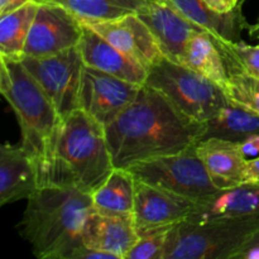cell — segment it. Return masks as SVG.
Wrapping results in <instances>:
<instances>
[{
	"label": "cell",
	"instance_id": "18",
	"mask_svg": "<svg viewBox=\"0 0 259 259\" xmlns=\"http://www.w3.org/2000/svg\"><path fill=\"white\" fill-rule=\"evenodd\" d=\"M259 214V185L243 184L232 189L219 190L200 200L187 220L211 218H238Z\"/></svg>",
	"mask_w": 259,
	"mask_h": 259
},
{
	"label": "cell",
	"instance_id": "33",
	"mask_svg": "<svg viewBox=\"0 0 259 259\" xmlns=\"http://www.w3.org/2000/svg\"><path fill=\"white\" fill-rule=\"evenodd\" d=\"M237 259H259V245H253L244 249Z\"/></svg>",
	"mask_w": 259,
	"mask_h": 259
},
{
	"label": "cell",
	"instance_id": "13",
	"mask_svg": "<svg viewBox=\"0 0 259 259\" xmlns=\"http://www.w3.org/2000/svg\"><path fill=\"white\" fill-rule=\"evenodd\" d=\"M82 24L95 30L110 45L133 58L147 70L164 57L151 29L137 13H131L116 19L88 22Z\"/></svg>",
	"mask_w": 259,
	"mask_h": 259
},
{
	"label": "cell",
	"instance_id": "7",
	"mask_svg": "<svg viewBox=\"0 0 259 259\" xmlns=\"http://www.w3.org/2000/svg\"><path fill=\"white\" fill-rule=\"evenodd\" d=\"M128 169L138 181L195 202L219 191L197 154L196 144L177 153L138 162Z\"/></svg>",
	"mask_w": 259,
	"mask_h": 259
},
{
	"label": "cell",
	"instance_id": "12",
	"mask_svg": "<svg viewBox=\"0 0 259 259\" xmlns=\"http://www.w3.org/2000/svg\"><path fill=\"white\" fill-rule=\"evenodd\" d=\"M137 15L151 29L164 57L177 63H181L189 40L206 30L184 17L167 0H147Z\"/></svg>",
	"mask_w": 259,
	"mask_h": 259
},
{
	"label": "cell",
	"instance_id": "21",
	"mask_svg": "<svg viewBox=\"0 0 259 259\" xmlns=\"http://www.w3.org/2000/svg\"><path fill=\"white\" fill-rule=\"evenodd\" d=\"M136 179L128 168L114 167L103 184L90 194L94 211L106 215H132Z\"/></svg>",
	"mask_w": 259,
	"mask_h": 259
},
{
	"label": "cell",
	"instance_id": "17",
	"mask_svg": "<svg viewBox=\"0 0 259 259\" xmlns=\"http://www.w3.org/2000/svg\"><path fill=\"white\" fill-rule=\"evenodd\" d=\"M40 186L37 167L20 144H0V207L28 199Z\"/></svg>",
	"mask_w": 259,
	"mask_h": 259
},
{
	"label": "cell",
	"instance_id": "28",
	"mask_svg": "<svg viewBox=\"0 0 259 259\" xmlns=\"http://www.w3.org/2000/svg\"><path fill=\"white\" fill-rule=\"evenodd\" d=\"M243 184L259 185V157L247 159Z\"/></svg>",
	"mask_w": 259,
	"mask_h": 259
},
{
	"label": "cell",
	"instance_id": "27",
	"mask_svg": "<svg viewBox=\"0 0 259 259\" xmlns=\"http://www.w3.org/2000/svg\"><path fill=\"white\" fill-rule=\"evenodd\" d=\"M171 228L151 230L139 235V239L129 250L125 259H163Z\"/></svg>",
	"mask_w": 259,
	"mask_h": 259
},
{
	"label": "cell",
	"instance_id": "23",
	"mask_svg": "<svg viewBox=\"0 0 259 259\" xmlns=\"http://www.w3.org/2000/svg\"><path fill=\"white\" fill-rule=\"evenodd\" d=\"M37 9L38 3L32 0L0 15V52L8 62L22 61Z\"/></svg>",
	"mask_w": 259,
	"mask_h": 259
},
{
	"label": "cell",
	"instance_id": "29",
	"mask_svg": "<svg viewBox=\"0 0 259 259\" xmlns=\"http://www.w3.org/2000/svg\"><path fill=\"white\" fill-rule=\"evenodd\" d=\"M205 4L215 13L227 14L234 10L238 5V0H204Z\"/></svg>",
	"mask_w": 259,
	"mask_h": 259
},
{
	"label": "cell",
	"instance_id": "20",
	"mask_svg": "<svg viewBox=\"0 0 259 259\" xmlns=\"http://www.w3.org/2000/svg\"><path fill=\"white\" fill-rule=\"evenodd\" d=\"M182 65L187 66L199 75L225 88L228 80V65L224 55L214 39V34L209 30L196 33L187 43Z\"/></svg>",
	"mask_w": 259,
	"mask_h": 259
},
{
	"label": "cell",
	"instance_id": "16",
	"mask_svg": "<svg viewBox=\"0 0 259 259\" xmlns=\"http://www.w3.org/2000/svg\"><path fill=\"white\" fill-rule=\"evenodd\" d=\"M196 152L218 190L243 185L248 158L240 143L210 137L196 144Z\"/></svg>",
	"mask_w": 259,
	"mask_h": 259
},
{
	"label": "cell",
	"instance_id": "5",
	"mask_svg": "<svg viewBox=\"0 0 259 259\" xmlns=\"http://www.w3.org/2000/svg\"><path fill=\"white\" fill-rule=\"evenodd\" d=\"M259 232V214L184 220L171 228L163 259H237Z\"/></svg>",
	"mask_w": 259,
	"mask_h": 259
},
{
	"label": "cell",
	"instance_id": "4",
	"mask_svg": "<svg viewBox=\"0 0 259 259\" xmlns=\"http://www.w3.org/2000/svg\"><path fill=\"white\" fill-rule=\"evenodd\" d=\"M12 82L3 98L20 128V146L37 167L40 186L48 185L63 119L22 62H8Z\"/></svg>",
	"mask_w": 259,
	"mask_h": 259
},
{
	"label": "cell",
	"instance_id": "6",
	"mask_svg": "<svg viewBox=\"0 0 259 259\" xmlns=\"http://www.w3.org/2000/svg\"><path fill=\"white\" fill-rule=\"evenodd\" d=\"M147 85L196 120L207 121L228 104L223 89L182 63L163 57L148 70Z\"/></svg>",
	"mask_w": 259,
	"mask_h": 259
},
{
	"label": "cell",
	"instance_id": "15",
	"mask_svg": "<svg viewBox=\"0 0 259 259\" xmlns=\"http://www.w3.org/2000/svg\"><path fill=\"white\" fill-rule=\"evenodd\" d=\"M82 35L77 48L83 65L113 75L136 85H144L148 70L104 39L95 30L82 24Z\"/></svg>",
	"mask_w": 259,
	"mask_h": 259
},
{
	"label": "cell",
	"instance_id": "32",
	"mask_svg": "<svg viewBox=\"0 0 259 259\" xmlns=\"http://www.w3.org/2000/svg\"><path fill=\"white\" fill-rule=\"evenodd\" d=\"M28 2H32V0H0V15L17 9Z\"/></svg>",
	"mask_w": 259,
	"mask_h": 259
},
{
	"label": "cell",
	"instance_id": "2",
	"mask_svg": "<svg viewBox=\"0 0 259 259\" xmlns=\"http://www.w3.org/2000/svg\"><path fill=\"white\" fill-rule=\"evenodd\" d=\"M94 211L90 194L75 187L43 185L28 196L19 233L40 259H70L82 245L81 233Z\"/></svg>",
	"mask_w": 259,
	"mask_h": 259
},
{
	"label": "cell",
	"instance_id": "25",
	"mask_svg": "<svg viewBox=\"0 0 259 259\" xmlns=\"http://www.w3.org/2000/svg\"><path fill=\"white\" fill-rule=\"evenodd\" d=\"M225 61L228 65V80L223 91L227 98L233 103L259 114V78L240 70L227 57Z\"/></svg>",
	"mask_w": 259,
	"mask_h": 259
},
{
	"label": "cell",
	"instance_id": "3",
	"mask_svg": "<svg viewBox=\"0 0 259 259\" xmlns=\"http://www.w3.org/2000/svg\"><path fill=\"white\" fill-rule=\"evenodd\" d=\"M113 168L105 126L81 109L63 119L48 184L91 194Z\"/></svg>",
	"mask_w": 259,
	"mask_h": 259
},
{
	"label": "cell",
	"instance_id": "26",
	"mask_svg": "<svg viewBox=\"0 0 259 259\" xmlns=\"http://www.w3.org/2000/svg\"><path fill=\"white\" fill-rule=\"evenodd\" d=\"M214 39L228 60L244 72L259 78V45L252 46L240 40H230L220 35H214Z\"/></svg>",
	"mask_w": 259,
	"mask_h": 259
},
{
	"label": "cell",
	"instance_id": "14",
	"mask_svg": "<svg viewBox=\"0 0 259 259\" xmlns=\"http://www.w3.org/2000/svg\"><path fill=\"white\" fill-rule=\"evenodd\" d=\"M139 234L132 215H106L93 211L83 224L81 240L86 248L125 259Z\"/></svg>",
	"mask_w": 259,
	"mask_h": 259
},
{
	"label": "cell",
	"instance_id": "31",
	"mask_svg": "<svg viewBox=\"0 0 259 259\" xmlns=\"http://www.w3.org/2000/svg\"><path fill=\"white\" fill-rule=\"evenodd\" d=\"M242 151L247 158L259 156V136H253L240 143Z\"/></svg>",
	"mask_w": 259,
	"mask_h": 259
},
{
	"label": "cell",
	"instance_id": "8",
	"mask_svg": "<svg viewBox=\"0 0 259 259\" xmlns=\"http://www.w3.org/2000/svg\"><path fill=\"white\" fill-rule=\"evenodd\" d=\"M22 65L50 98L61 118L80 109L83 61L76 47L47 57L23 58Z\"/></svg>",
	"mask_w": 259,
	"mask_h": 259
},
{
	"label": "cell",
	"instance_id": "22",
	"mask_svg": "<svg viewBox=\"0 0 259 259\" xmlns=\"http://www.w3.org/2000/svg\"><path fill=\"white\" fill-rule=\"evenodd\" d=\"M253 136H259V114L233 103L229 99L217 115L205 121L204 138L212 137L242 143Z\"/></svg>",
	"mask_w": 259,
	"mask_h": 259
},
{
	"label": "cell",
	"instance_id": "35",
	"mask_svg": "<svg viewBox=\"0 0 259 259\" xmlns=\"http://www.w3.org/2000/svg\"><path fill=\"white\" fill-rule=\"evenodd\" d=\"M253 245H259V232L257 233V234L254 235V237L252 238V239L249 240V242L247 243V245H245V247L243 248V249H242V252H243V250H244V249H247V248H249V247H253ZM242 252H240V253H242ZM240 253H239V254H240ZM239 254H238V255H239ZM238 255H237V257H238Z\"/></svg>",
	"mask_w": 259,
	"mask_h": 259
},
{
	"label": "cell",
	"instance_id": "11",
	"mask_svg": "<svg viewBox=\"0 0 259 259\" xmlns=\"http://www.w3.org/2000/svg\"><path fill=\"white\" fill-rule=\"evenodd\" d=\"M196 202L136 180L132 218L138 234L175 227L189 219Z\"/></svg>",
	"mask_w": 259,
	"mask_h": 259
},
{
	"label": "cell",
	"instance_id": "34",
	"mask_svg": "<svg viewBox=\"0 0 259 259\" xmlns=\"http://www.w3.org/2000/svg\"><path fill=\"white\" fill-rule=\"evenodd\" d=\"M248 32H249V35L253 38H259V18L254 24L248 25Z\"/></svg>",
	"mask_w": 259,
	"mask_h": 259
},
{
	"label": "cell",
	"instance_id": "9",
	"mask_svg": "<svg viewBox=\"0 0 259 259\" xmlns=\"http://www.w3.org/2000/svg\"><path fill=\"white\" fill-rule=\"evenodd\" d=\"M82 28L80 19L65 8L45 3L38 4L23 58L47 57L76 47L82 35Z\"/></svg>",
	"mask_w": 259,
	"mask_h": 259
},
{
	"label": "cell",
	"instance_id": "30",
	"mask_svg": "<svg viewBox=\"0 0 259 259\" xmlns=\"http://www.w3.org/2000/svg\"><path fill=\"white\" fill-rule=\"evenodd\" d=\"M10 82H12V78H10L8 61L0 52V98H3L5 91L10 88Z\"/></svg>",
	"mask_w": 259,
	"mask_h": 259
},
{
	"label": "cell",
	"instance_id": "1",
	"mask_svg": "<svg viewBox=\"0 0 259 259\" xmlns=\"http://www.w3.org/2000/svg\"><path fill=\"white\" fill-rule=\"evenodd\" d=\"M105 134L113 166L128 168L195 146L204 138L205 123L144 83L136 99L105 126Z\"/></svg>",
	"mask_w": 259,
	"mask_h": 259
},
{
	"label": "cell",
	"instance_id": "10",
	"mask_svg": "<svg viewBox=\"0 0 259 259\" xmlns=\"http://www.w3.org/2000/svg\"><path fill=\"white\" fill-rule=\"evenodd\" d=\"M141 86L83 66L80 109L106 126L136 99Z\"/></svg>",
	"mask_w": 259,
	"mask_h": 259
},
{
	"label": "cell",
	"instance_id": "24",
	"mask_svg": "<svg viewBox=\"0 0 259 259\" xmlns=\"http://www.w3.org/2000/svg\"><path fill=\"white\" fill-rule=\"evenodd\" d=\"M38 4H53L65 8L81 23L103 22L124 17L137 10L147 0H33Z\"/></svg>",
	"mask_w": 259,
	"mask_h": 259
},
{
	"label": "cell",
	"instance_id": "19",
	"mask_svg": "<svg viewBox=\"0 0 259 259\" xmlns=\"http://www.w3.org/2000/svg\"><path fill=\"white\" fill-rule=\"evenodd\" d=\"M167 2L192 23L209 30L214 35H220L227 39L237 40L242 30L249 25L243 17L242 7L239 4L230 13L220 14L210 9L204 0H167Z\"/></svg>",
	"mask_w": 259,
	"mask_h": 259
}]
</instances>
